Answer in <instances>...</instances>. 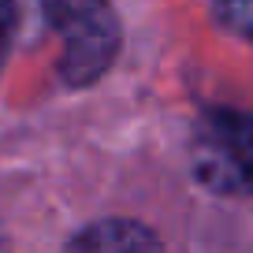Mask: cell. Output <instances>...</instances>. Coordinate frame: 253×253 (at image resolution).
<instances>
[{
    "instance_id": "obj_1",
    "label": "cell",
    "mask_w": 253,
    "mask_h": 253,
    "mask_svg": "<svg viewBox=\"0 0 253 253\" xmlns=\"http://www.w3.org/2000/svg\"><path fill=\"white\" fill-rule=\"evenodd\" d=\"M186 157L205 190L223 198H253V112H201L190 126Z\"/></svg>"
},
{
    "instance_id": "obj_2",
    "label": "cell",
    "mask_w": 253,
    "mask_h": 253,
    "mask_svg": "<svg viewBox=\"0 0 253 253\" xmlns=\"http://www.w3.org/2000/svg\"><path fill=\"white\" fill-rule=\"evenodd\" d=\"M60 34V75L67 86H93L119 52V19L112 0H41Z\"/></svg>"
},
{
    "instance_id": "obj_3",
    "label": "cell",
    "mask_w": 253,
    "mask_h": 253,
    "mask_svg": "<svg viewBox=\"0 0 253 253\" xmlns=\"http://www.w3.org/2000/svg\"><path fill=\"white\" fill-rule=\"evenodd\" d=\"M63 253H164V246L145 223L112 216L82 227Z\"/></svg>"
},
{
    "instance_id": "obj_4",
    "label": "cell",
    "mask_w": 253,
    "mask_h": 253,
    "mask_svg": "<svg viewBox=\"0 0 253 253\" xmlns=\"http://www.w3.org/2000/svg\"><path fill=\"white\" fill-rule=\"evenodd\" d=\"M216 15L231 34L253 41V0H216Z\"/></svg>"
},
{
    "instance_id": "obj_5",
    "label": "cell",
    "mask_w": 253,
    "mask_h": 253,
    "mask_svg": "<svg viewBox=\"0 0 253 253\" xmlns=\"http://www.w3.org/2000/svg\"><path fill=\"white\" fill-rule=\"evenodd\" d=\"M11 30H15V0H0V63L8 56Z\"/></svg>"
},
{
    "instance_id": "obj_6",
    "label": "cell",
    "mask_w": 253,
    "mask_h": 253,
    "mask_svg": "<svg viewBox=\"0 0 253 253\" xmlns=\"http://www.w3.org/2000/svg\"><path fill=\"white\" fill-rule=\"evenodd\" d=\"M0 253H11V246H8V235L0 231Z\"/></svg>"
}]
</instances>
